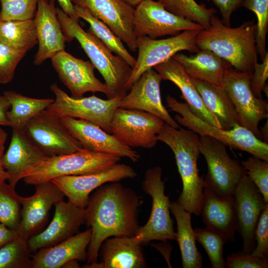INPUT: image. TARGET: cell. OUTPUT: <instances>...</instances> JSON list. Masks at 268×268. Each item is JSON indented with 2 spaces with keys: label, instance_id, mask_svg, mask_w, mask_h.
<instances>
[{
  "label": "cell",
  "instance_id": "obj_1",
  "mask_svg": "<svg viewBox=\"0 0 268 268\" xmlns=\"http://www.w3.org/2000/svg\"><path fill=\"white\" fill-rule=\"evenodd\" d=\"M143 202L133 190L119 182L95 190L85 208V223L91 229L86 265L98 262L100 246L107 238L135 235L140 227L138 209Z\"/></svg>",
  "mask_w": 268,
  "mask_h": 268
},
{
  "label": "cell",
  "instance_id": "obj_2",
  "mask_svg": "<svg viewBox=\"0 0 268 268\" xmlns=\"http://www.w3.org/2000/svg\"><path fill=\"white\" fill-rule=\"evenodd\" d=\"M196 44L200 50L211 51L240 72L252 73L258 63L256 25L253 21L232 28L214 14L209 26L199 31Z\"/></svg>",
  "mask_w": 268,
  "mask_h": 268
},
{
  "label": "cell",
  "instance_id": "obj_3",
  "mask_svg": "<svg viewBox=\"0 0 268 268\" xmlns=\"http://www.w3.org/2000/svg\"><path fill=\"white\" fill-rule=\"evenodd\" d=\"M199 135L190 130L175 129L166 123L157 135L158 141L173 152L180 175L182 191L177 201L185 210L200 216L201 213L203 176H200L197 162L201 154Z\"/></svg>",
  "mask_w": 268,
  "mask_h": 268
},
{
  "label": "cell",
  "instance_id": "obj_4",
  "mask_svg": "<svg viewBox=\"0 0 268 268\" xmlns=\"http://www.w3.org/2000/svg\"><path fill=\"white\" fill-rule=\"evenodd\" d=\"M57 16L66 40L76 39L91 63L105 80L109 91L108 99L122 98L127 94L126 84L132 68L121 57L112 52L89 31H85L78 20L69 17L57 7Z\"/></svg>",
  "mask_w": 268,
  "mask_h": 268
},
{
  "label": "cell",
  "instance_id": "obj_5",
  "mask_svg": "<svg viewBox=\"0 0 268 268\" xmlns=\"http://www.w3.org/2000/svg\"><path fill=\"white\" fill-rule=\"evenodd\" d=\"M167 107L177 113L175 120L178 124L188 128L199 135L215 138L227 146L244 151L256 157L268 161V144L257 138L251 131L239 125L224 130L206 123L196 116L186 103L178 101L170 95L166 97Z\"/></svg>",
  "mask_w": 268,
  "mask_h": 268
},
{
  "label": "cell",
  "instance_id": "obj_6",
  "mask_svg": "<svg viewBox=\"0 0 268 268\" xmlns=\"http://www.w3.org/2000/svg\"><path fill=\"white\" fill-rule=\"evenodd\" d=\"M163 170L157 166L147 169L142 182L143 191L152 198V208L147 222L140 226L133 236L141 245L153 240L166 242L176 240L173 220L170 216L169 196L165 194V181L162 180Z\"/></svg>",
  "mask_w": 268,
  "mask_h": 268
},
{
  "label": "cell",
  "instance_id": "obj_7",
  "mask_svg": "<svg viewBox=\"0 0 268 268\" xmlns=\"http://www.w3.org/2000/svg\"><path fill=\"white\" fill-rule=\"evenodd\" d=\"M121 158L83 148L72 153L49 157L23 180L27 185L35 186L61 176L98 172L119 163Z\"/></svg>",
  "mask_w": 268,
  "mask_h": 268
},
{
  "label": "cell",
  "instance_id": "obj_8",
  "mask_svg": "<svg viewBox=\"0 0 268 268\" xmlns=\"http://www.w3.org/2000/svg\"><path fill=\"white\" fill-rule=\"evenodd\" d=\"M199 147L206 161L207 171L204 185L221 196H233L246 171L239 160L230 157L227 146L215 138L201 135Z\"/></svg>",
  "mask_w": 268,
  "mask_h": 268
},
{
  "label": "cell",
  "instance_id": "obj_9",
  "mask_svg": "<svg viewBox=\"0 0 268 268\" xmlns=\"http://www.w3.org/2000/svg\"><path fill=\"white\" fill-rule=\"evenodd\" d=\"M251 75L252 73L240 72L229 67L224 72L222 87L234 107L238 125L262 140L259 124L261 121L268 119V104L253 93L250 86Z\"/></svg>",
  "mask_w": 268,
  "mask_h": 268
},
{
  "label": "cell",
  "instance_id": "obj_10",
  "mask_svg": "<svg viewBox=\"0 0 268 268\" xmlns=\"http://www.w3.org/2000/svg\"><path fill=\"white\" fill-rule=\"evenodd\" d=\"M201 30H187L171 37L156 39L148 36L137 38L138 56L126 84L129 91L132 85L146 70L163 63L181 51L196 53L200 50L196 39Z\"/></svg>",
  "mask_w": 268,
  "mask_h": 268
},
{
  "label": "cell",
  "instance_id": "obj_11",
  "mask_svg": "<svg viewBox=\"0 0 268 268\" xmlns=\"http://www.w3.org/2000/svg\"><path fill=\"white\" fill-rule=\"evenodd\" d=\"M51 91L55 96L54 101L47 110L59 117H70L94 123L108 133H111V124L114 113L122 98L102 99L94 95L73 98L52 84Z\"/></svg>",
  "mask_w": 268,
  "mask_h": 268
},
{
  "label": "cell",
  "instance_id": "obj_12",
  "mask_svg": "<svg viewBox=\"0 0 268 268\" xmlns=\"http://www.w3.org/2000/svg\"><path fill=\"white\" fill-rule=\"evenodd\" d=\"M164 121L147 112L117 108L111 124V133L131 147L152 148L158 142Z\"/></svg>",
  "mask_w": 268,
  "mask_h": 268
},
{
  "label": "cell",
  "instance_id": "obj_13",
  "mask_svg": "<svg viewBox=\"0 0 268 268\" xmlns=\"http://www.w3.org/2000/svg\"><path fill=\"white\" fill-rule=\"evenodd\" d=\"M133 25L136 38L148 36L152 39L175 36L187 30L203 29L199 24L168 11L154 0H144L135 7Z\"/></svg>",
  "mask_w": 268,
  "mask_h": 268
},
{
  "label": "cell",
  "instance_id": "obj_14",
  "mask_svg": "<svg viewBox=\"0 0 268 268\" xmlns=\"http://www.w3.org/2000/svg\"><path fill=\"white\" fill-rule=\"evenodd\" d=\"M23 130L50 157L72 153L83 148L63 125L61 118L47 109L31 119Z\"/></svg>",
  "mask_w": 268,
  "mask_h": 268
},
{
  "label": "cell",
  "instance_id": "obj_15",
  "mask_svg": "<svg viewBox=\"0 0 268 268\" xmlns=\"http://www.w3.org/2000/svg\"><path fill=\"white\" fill-rule=\"evenodd\" d=\"M137 176L130 166L116 163L112 167L98 172L68 175L51 180L62 192L68 201L85 208L92 192L101 186L110 182H119L126 179H134Z\"/></svg>",
  "mask_w": 268,
  "mask_h": 268
},
{
  "label": "cell",
  "instance_id": "obj_16",
  "mask_svg": "<svg viewBox=\"0 0 268 268\" xmlns=\"http://www.w3.org/2000/svg\"><path fill=\"white\" fill-rule=\"evenodd\" d=\"M238 231L243 240L242 251L250 253L256 247L255 230L268 202L248 175L241 179L233 194Z\"/></svg>",
  "mask_w": 268,
  "mask_h": 268
},
{
  "label": "cell",
  "instance_id": "obj_17",
  "mask_svg": "<svg viewBox=\"0 0 268 268\" xmlns=\"http://www.w3.org/2000/svg\"><path fill=\"white\" fill-rule=\"evenodd\" d=\"M51 59L60 80L69 90L71 97L80 98L88 92H101L108 97L107 85L96 78L95 68L90 61L77 58L65 50Z\"/></svg>",
  "mask_w": 268,
  "mask_h": 268
},
{
  "label": "cell",
  "instance_id": "obj_18",
  "mask_svg": "<svg viewBox=\"0 0 268 268\" xmlns=\"http://www.w3.org/2000/svg\"><path fill=\"white\" fill-rule=\"evenodd\" d=\"M61 121L69 134L85 149L127 157L133 162H137L140 159L137 152L94 123L70 117H61Z\"/></svg>",
  "mask_w": 268,
  "mask_h": 268
},
{
  "label": "cell",
  "instance_id": "obj_19",
  "mask_svg": "<svg viewBox=\"0 0 268 268\" xmlns=\"http://www.w3.org/2000/svg\"><path fill=\"white\" fill-rule=\"evenodd\" d=\"M49 157L28 137L23 130L12 129L8 147L2 156L8 184L15 188Z\"/></svg>",
  "mask_w": 268,
  "mask_h": 268
},
{
  "label": "cell",
  "instance_id": "obj_20",
  "mask_svg": "<svg viewBox=\"0 0 268 268\" xmlns=\"http://www.w3.org/2000/svg\"><path fill=\"white\" fill-rule=\"evenodd\" d=\"M73 5L87 9L105 23L125 42L130 51L137 50L134 32V8L122 0H71Z\"/></svg>",
  "mask_w": 268,
  "mask_h": 268
},
{
  "label": "cell",
  "instance_id": "obj_21",
  "mask_svg": "<svg viewBox=\"0 0 268 268\" xmlns=\"http://www.w3.org/2000/svg\"><path fill=\"white\" fill-rule=\"evenodd\" d=\"M162 80L160 75L153 68L146 70L132 85L129 93L121 99L118 107L152 114L171 127L180 128L162 104L160 89Z\"/></svg>",
  "mask_w": 268,
  "mask_h": 268
},
{
  "label": "cell",
  "instance_id": "obj_22",
  "mask_svg": "<svg viewBox=\"0 0 268 268\" xmlns=\"http://www.w3.org/2000/svg\"><path fill=\"white\" fill-rule=\"evenodd\" d=\"M35 186L33 195L21 197V219L16 231L18 237L25 241L35 235L45 223L52 206L65 196L51 181Z\"/></svg>",
  "mask_w": 268,
  "mask_h": 268
},
{
  "label": "cell",
  "instance_id": "obj_23",
  "mask_svg": "<svg viewBox=\"0 0 268 268\" xmlns=\"http://www.w3.org/2000/svg\"><path fill=\"white\" fill-rule=\"evenodd\" d=\"M54 205V215L48 226L27 240L29 251H34L56 245L78 233L80 227L85 223V208L68 201L66 202L64 200Z\"/></svg>",
  "mask_w": 268,
  "mask_h": 268
},
{
  "label": "cell",
  "instance_id": "obj_24",
  "mask_svg": "<svg viewBox=\"0 0 268 268\" xmlns=\"http://www.w3.org/2000/svg\"><path fill=\"white\" fill-rule=\"evenodd\" d=\"M33 20L38 44L33 63L40 66L65 50L67 40L57 16L55 0H38Z\"/></svg>",
  "mask_w": 268,
  "mask_h": 268
},
{
  "label": "cell",
  "instance_id": "obj_25",
  "mask_svg": "<svg viewBox=\"0 0 268 268\" xmlns=\"http://www.w3.org/2000/svg\"><path fill=\"white\" fill-rule=\"evenodd\" d=\"M201 214L206 228L228 241H235L238 225L233 196H219L204 185Z\"/></svg>",
  "mask_w": 268,
  "mask_h": 268
},
{
  "label": "cell",
  "instance_id": "obj_26",
  "mask_svg": "<svg viewBox=\"0 0 268 268\" xmlns=\"http://www.w3.org/2000/svg\"><path fill=\"white\" fill-rule=\"evenodd\" d=\"M100 261L85 265L87 268H144L147 266L142 246L135 242L133 236H113L101 244Z\"/></svg>",
  "mask_w": 268,
  "mask_h": 268
},
{
  "label": "cell",
  "instance_id": "obj_27",
  "mask_svg": "<svg viewBox=\"0 0 268 268\" xmlns=\"http://www.w3.org/2000/svg\"><path fill=\"white\" fill-rule=\"evenodd\" d=\"M153 68L160 75L162 80L172 82L180 89L181 97L196 116L209 125L221 129L217 118L205 106L193 78L178 61L171 57L155 66Z\"/></svg>",
  "mask_w": 268,
  "mask_h": 268
},
{
  "label": "cell",
  "instance_id": "obj_28",
  "mask_svg": "<svg viewBox=\"0 0 268 268\" xmlns=\"http://www.w3.org/2000/svg\"><path fill=\"white\" fill-rule=\"evenodd\" d=\"M91 237L90 228L56 245L39 249L32 257V268H60L72 260L84 261Z\"/></svg>",
  "mask_w": 268,
  "mask_h": 268
},
{
  "label": "cell",
  "instance_id": "obj_29",
  "mask_svg": "<svg viewBox=\"0 0 268 268\" xmlns=\"http://www.w3.org/2000/svg\"><path fill=\"white\" fill-rule=\"evenodd\" d=\"M193 79L203 81L222 87L225 70L231 66L214 53L200 50L195 55L177 53L172 57Z\"/></svg>",
  "mask_w": 268,
  "mask_h": 268
},
{
  "label": "cell",
  "instance_id": "obj_30",
  "mask_svg": "<svg viewBox=\"0 0 268 268\" xmlns=\"http://www.w3.org/2000/svg\"><path fill=\"white\" fill-rule=\"evenodd\" d=\"M193 79L205 106L217 118L221 129L229 130L238 125L234 107L223 88Z\"/></svg>",
  "mask_w": 268,
  "mask_h": 268
},
{
  "label": "cell",
  "instance_id": "obj_31",
  "mask_svg": "<svg viewBox=\"0 0 268 268\" xmlns=\"http://www.w3.org/2000/svg\"><path fill=\"white\" fill-rule=\"evenodd\" d=\"M170 209L177 223L176 240L180 249L183 268H202V256L196 247L192 226V213L185 210L177 201L170 202Z\"/></svg>",
  "mask_w": 268,
  "mask_h": 268
},
{
  "label": "cell",
  "instance_id": "obj_32",
  "mask_svg": "<svg viewBox=\"0 0 268 268\" xmlns=\"http://www.w3.org/2000/svg\"><path fill=\"white\" fill-rule=\"evenodd\" d=\"M10 104L7 115L12 129L23 130L27 123L51 104L54 99L34 98L14 91L7 90L3 95Z\"/></svg>",
  "mask_w": 268,
  "mask_h": 268
},
{
  "label": "cell",
  "instance_id": "obj_33",
  "mask_svg": "<svg viewBox=\"0 0 268 268\" xmlns=\"http://www.w3.org/2000/svg\"><path fill=\"white\" fill-rule=\"evenodd\" d=\"M76 17L89 25L88 30L98 38L112 52L121 57L133 68L136 59L127 50L122 40L103 21L94 16L86 8L74 5Z\"/></svg>",
  "mask_w": 268,
  "mask_h": 268
},
{
  "label": "cell",
  "instance_id": "obj_34",
  "mask_svg": "<svg viewBox=\"0 0 268 268\" xmlns=\"http://www.w3.org/2000/svg\"><path fill=\"white\" fill-rule=\"evenodd\" d=\"M0 41L27 53L38 44L33 19L0 21Z\"/></svg>",
  "mask_w": 268,
  "mask_h": 268
},
{
  "label": "cell",
  "instance_id": "obj_35",
  "mask_svg": "<svg viewBox=\"0 0 268 268\" xmlns=\"http://www.w3.org/2000/svg\"><path fill=\"white\" fill-rule=\"evenodd\" d=\"M168 11L177 16L199 24L203 29L210 25L212 16L216 11L207 8L204 4H198L195 0H158Z\"/></svg>",
  "mask_w": 268,
  "mask_h": 268
},
{
  "label": "cell",
  "instance_id": "obj_36",
  "mask_svg": "<svg viewBox=\"0 0 268 268\" xmlns=\"http://www.w3.org/2000/svg\"><path fill=\"white\" fill-rule=\"evenodd\" d=\"M21 197L14 187L5 181L0 183V222L14 230L21 219Z\"/></svg>",
  "mask_w": 268,
  "mask_h": 268
},
{
  "label": "cell",
  "instance_id": "obj_37",
  "mask_svg": "<svg viewBox=\"0 0 268 268\" xmlns=\"http://www.w3.org/2000/svg\"><path fill=\"white\" fill-rule=\"evenodd\" d=\"M195 238L206 252L212 268H226L223 257V247L228 240L205 227L193 229Z\"/></svg>",
  "mask_w": 268,
  "mask_h": 268
},
{
  "label": "cell",
  "instance_id": "obj_38",
  "mask_svg": "<svg viewBox=\"0 0 268 268\" xmlns=\"http://www.w3.org/2000/svg\"><path fill=\"white\" fill-rule=\"evenodd\" d=\"M0 268H32L27 241L17 237L0 248Z\"/></svg>",
  "mask_w": 268,
  "mask_h": 268
},
{
  "label": "cell",
  "instance_id": "obj_39",
  "mask_svg": "<svg viewBox=\"0 0 268 268\" xmlns=\"http://www.w3.org/2000/svg\"><path fill=\"white\" fill-rule=\"evenodd\" d=\"M242 6L256 15V46L258 54L262 61L266 51V36L268 30V0H244Z\"/></svg>",
  "mask_w": 268,
  "mask_h": 268
},
{
  "label": "cell",
  "instance_id": "obj_40",
  "mask_svg": "<svg viewBox=\"0 0 268 268\" xmlns=\"http://www.w3.org/2000/svg\"><path fill=\"white\" fill-rule=\"evenodd\" d=\"M38 0H0V21L33 19Z\"/></svg>",
  "mask_w": 268,
  "mask_h": 268
},
{
  "label": "cell",
  "instance_id": "obj_41",
  "mask_svg": "<svg viewBox=\"0 0 268 268\" xmlns=\"http://www.w3.org/2000/svg\"><path fill=\"white\" fill-rule=\"evenodd\" d=\"M241 163L250 180L268 202V161L252 156Z\"/></svg>",
  "mask_w": 268,
  "mask_h": 268
},
{
  "label": "cell",
  "instance_id": "obj_42",
  "mask_svg": "<svg viewBox=\"0 0 268 268\" xmlns=\"http://www.w3.org/2000/svg\"><path fill=\"white\" fill-rule=\"evenodd\" d=\"M26 54L0 41V84H7L12 80L17 66Z\"/></svg>",
  "mask_w": 268,
  "mask_h": 268
},
{
  "label": "cell",
  "instance_id": "obj_43",
  "mask_svg": "<svg viewBox=\"0 0 268 268\" xmlns=\"http://www.w3.org/2000/svg\"><path fill=\"white\" fill-rule=\"evenodd\" d=\"M256 247L251 253L261 259L268 258V204L261 213L255 230Z\"/></svg>",
  "mask_w": 268,
  "mask_h": 268
},
{
  "label": "cell",
  "instance_id": "obj_44",
  "mask_svg": "<svg viewBox=\"0 0 268 268\" xmlns=\"http://www.w3.org/2000/svg\"><path fill=\"white\" fill-rule=\"evenodd\" d=\"M225 265L227 268H267L268 261L241 251L229 254Z\"/></svg>",
  "mask_w": 268,
  "mask_h": 268
},
{
  "label": "cell",
  "instance_id": "obj_45",
  "mask_svg": "<svg viewBox=\"0 0 268 268\" xmlns=\"http://www.w3.org/2000/svg\"><path fill=\"white\" fill-rule=\"evenodd\" d=\"M261 64L257 63L250 79V86L254 94L257 97H262L263 88L267 84L268 78V53H266Z\"/></svg>",
  "mask_w": 268,
  "mask_h": 268
},
{
  "label": "cell",
  "instance_id": "obj_46",
  "mask_svg": "<svg viewBox=\"0 0 268 268\" xmlns=\"http://www.w3.org/2000/svg\"><path fill=\"white\" fill-rule=\"evenodd\" d=\"M211 1L219 9L223 23L231 25V17L234 11L242 6L244 0H207Z\"/></svg>",
  "mask_w": 268,
  "mask_h": 268
},
{
  "label": "cell",
  "instance_id": "obj_47",
  "mask_svg": "<svg viewBox=\"0 0 268 268\" xmlns=\"http://www.w3.org/2000/svg\"><path fill=\"white\" fill-rule=\"evenodd\" d=\"M18 237L16 231L0 222V248Z\"/></svg>",
  "mask_w": 268,
  "mask_h": 268
},
{
  "label": "cell",
  "instance_id": "obj_48",
  "mask_svg": "<svg viewBox=\"0 0 268 268\" xmlns=\"http://www.w3.org/2000/svg\"><path fill=\"white\" fill-rule=\"evenodd\" d=\"M10 105L6 98L0 96V125L10 126L7 113Z\"/></svg>",
  "mask_w": 268,
  "mask_h": 268
},
{
  "label": "cell",
  "instance_id": "obj_49",
  "mask_svg": "<svg viewBox=\"0 0 268 268\" xmlns=\"http://www.w3.org/2000/svg\"><path fill=\"white\" fill-rule=\"evenodd\" d=\"M57 1L61 8L65 13L72 18L79 19L76 16L74 5L71 0H57Z\"/></svg>",
  "mask_w": 268,
  "mask_h": 268
},
{
  "label": "cell",
  "instance_id": "obj_50",
  "mask_svg": "<svg viewBox=\"0 0 268 268\" xmlns=\"http://www.w3.org/2000/svg\"><path fill=\"white\" fill-rule=\"evenodd\" d=\"M4 151V144L0 145V183L8 180L9 178L8 175L5 170L2 164V156Z\"/></svg>",
  "mask_w": 268,
  "mask_h": 268
},
{
  "label": "cell",
  "instance_id": "obj_51",
  "mask_svg": "<svg viewBox=\"0 0 268 268\" xmlns=\"http://www.w3.org/2000/svg\"><path fill=\"white\" fill-rule=\"evenodd\" d=\"M268 121L265 124L262 130H260V133L262 137V140L268 143Z\"/></svg>",
  "mask_w": 268,
  "mask_h": 268
},
{
  "label": "cell",
  "instance_id": "obj_52",
  "mask_svg": "<svg viewBox=\"0 0 268 268\" xmlns=\"http://www.w3.org/2000/svg\"><path fill=\"white\" fill-rule=\"evenodd\" d=\"M62 268H80L79 265L78 263V261L77 260H72L67 263H66Z\"/></svg>",
  "mask_w": 268,
  "mask_h": 268
},
{
  "label": "cell",
  "instance_id": "obj_53",
  "mask_svg": "<svg viewBox=\"0 0 268 268\" xmlns=\"http://www.w3.org/2000/svg\"><path fill=\"white\" fill-rule=\"evenodd\" d=\"M7 137V134L6 132L0 128V145L4 144Z\"/></svg>",
  "mask_w": 268,
  "mask_h": 268
},
{
  "label": "cell",
  "instance_id": "obj_54",
  "mask_svg": "<svg viewBox=\"0 0 268 268\" xmlns=\"http://www.w3.org/2000/svg\"><path fill=\"white\" fill-rule=\"evenodd\" d=\"M133 7H136L139 3L144 0H122Z\"/></svg>",
  "mask_w": 268,
  "mask_h": 268
},
{
  "label": "cell",
  "instance_id": "obj_55",
  "mask_svg": "<svg viewBox=\"0 0 268 268\" xmlns=\"http://www.w3.org/2000/svg\"></svg>",
  "mask_w": 268,
  "mask_h": 268
}]
</instances>
